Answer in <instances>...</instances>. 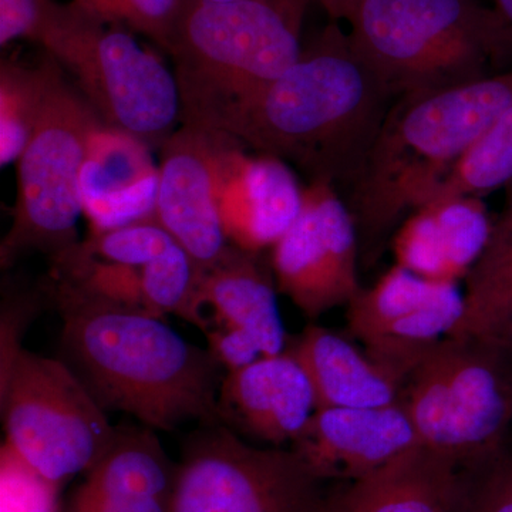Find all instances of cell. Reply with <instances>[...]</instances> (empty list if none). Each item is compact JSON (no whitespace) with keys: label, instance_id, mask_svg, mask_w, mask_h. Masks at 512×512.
Wrapping results in <instances>:
<instances>
[{"label":"cell","instance_id":"44dd1931","mask_svg":"<svg viewBox=\"0 0 512 512\" xmlns=\"http://www.w3.org/2000/svg\"><path fill=\"white\" fill-rule=\"evenodd\" d=\"M276 289L261 254L234 245H229L214 265L202 269L201 299L205 306H211L212 326L245 330L264 356L284 352L288 342Z\"/></svg>","mask_w":512,"mask_h":512},{"label":"cell","instance_id":"836d02e7","mask_svg":"<svg viewBox=\"0 0 512 512\" xmlns=\"http://www.w3.org/2000/svg\"><path fill=\"white\" fill-rule=\"evenodd\" d=\"M491 9L497 20L500 60L503 66L512 62V0H493Z\"/></svg>","mask_w":512,"mask_h":512},{"label":"cell","instance_id":"8fae6325","mask_svg":"<svg viewBox=\"0 0 512 512\" xmlns=\"http://www.w3.org/2000/svg\"><path fill=\"white\" fill-rule=\"evenodd\" d=\"M360 245L355 220L338 188L309 181L301 211L271 248L276 288L315 320L359 293Z\"/></svg>","mask_w":512,"mask_h":512},{"label":"cell","instance_id":"4fadbf2b","mask_svg":"<svg viewBox=\"0 0 512 512\" xmlns=\"http://www.w3.org/2000/svg\"><path fill=\"white\" fill-rule=\"evenodd\" d=\"M225 137L181 124L158 150L154 218L201 269L214 265L231 245L218 207V158Z\"/></svg>","mask_w":512,"mask_h":512},{"label":"cell","instance_id":"3957f363","mask_svg":"<svg viewBox=\"0 0 512 512\" xmlns=\"http://www.w3.org/2000/svg\"><path fill=\"white\" fill-rule=\"evenodd\" d=\"M512 106V67L446 89L393 100L346 201L372 266L394 227L434 192Z\"/></svg>","mask_w":512,"mask_h":512},{"label":"cell","instance_id":"ac0fdd59","mask_svg":"<svg viewBox=\"0 0 512 512\" xmlns=\"http://www.w3.org/2000/svg\"><path fill=\"white\" fill-rule=\"evenodd\" d=\"M464 481L466 468L417 444L373 473L335 483L323 512H457Z\"/></svg>","mask_w":512,"mask_h":512},{"label":"cell","instance_id":"484cf974","mask_svg":"<svg viewBox=\"0 0 512 512\" xmlns=\"http://www.w3.org/2000/svg\"><path fill=\"white\" fill-rule=\"evenodd\" d=\"M104 22L141 33L168 53L185 0H70Z\"/></svg>","mask_w":512,"mask_h":512},{"label":"cell","instance_id":"52a82bcc","mask_svg":"<svg viewBox=\"0 0 512 512\" xmlns=\"http://www.w3.org/2000/svg\"><path fill=\"white\" fill-rule=\"evenodd\" d=\"M399 400L421 446L480 466L510 446L512 349L447 336L410 373Z\"/></svg>","mask_w":512,"mask_h":512},{"label":"cell","instance_id":"f1b7e54d","mask_svg":"<svg viewBox=\"0 0 512 512\" xmlns=\"http://www.w3.org/2000/svg\"><path fill=\"white\" fill-rule=\"evenodd\" d=\"M457 512H512V447L466 468L463 494Z\"/></svg>","mask_w":512,"mask_h":512},{"label":"cell","instance_id":"ba28073f","mask_svg":"<svg viewBox=\"0 0 512 512\" xmlns=\"http://www.w3.org/2000/svg\"><path fill=\"white\" fill-rule=\"evenodd\" d=\"M60 67L28 147L18 160L13 222L0 244V266L12 268L29 252L50 259L77 244L83 214L82 173L96 111Z\"/></svg>","mask_w":512,"mask_h":512},{"label":"cell","instance_id":"277c9868","mask_svg":"<svg viewBox=\"0 0 512 512\" xmlns=\"http://www.w3.org/2000/svg\"><path fill=\"white\" fill-rule=\"evenodd\" d=\"M303 13L265 2L185 0L168 55L181 124L217 130L298 62Z\"/></svg>","mask_w":512,"mask_h":512},{"label":"cell","instance_id":"d590c367","mask_svg":"<svg viewBox=\"0 0 512 512\" xmlns=\"http://www.w3.org/2000/svg\"><path fill=\"white\" fill-rule=\"evenodd\" d=\"M204 2L228 3L245 2V0H204ZM265 2L276 3V5L285 6V8L295 10V12L299 13H305L306 6L309 5L305 0H265Z\"/></svg>","mask_w":512,"mask_h":512},{"label":"cell","instance_id":"4dcf8cb0","mask_svg":"<svg viewBox=\"0 0 512 512\" xmlns=\"http://www.w3.org/2000/svg\"><path fill=\"white\" fill-rule=\"evenodd\" d=\"M205 336L208 340L207 349L227 373L244 369L264 356L256 340L245 330L234 326H211Z\"/></svg>","mask_w":512,"mask_h":512},{"label":"cell","instance_id":"e575fe53","mask_svg":"<svg viewBox=\"0 0 512 512\" xmlns=\"http://www.w3.org/2000/svg\"><path fill=\"white\" fill-rule=\"evenodd\" d=\"M306 3H318L332 20H346L355 0H305Z\"/></svg>","mask_w":512,"mask_h":512},{"label":"cell","instance_id":"5b68a950","mask_svg":"<svg viewBox=\"0 0 512 512\" xmlns=\"http://www.w3.org/2000/svg\"><path fill=\"white\" fill-rule=\"evenodd\" d=\"M346 22L350 46L393 99L501 66L497 20L480 0H355Z\"/></svg>","mask_w":512,"mask_h":512},{"label":"cell","instance_id":"d6986e66","mask_svg":"<svg viewBox=\"0 0 512 512\" xmlns=\"http://www.w3.org/2000/svg\"><path fill=\"white\" fill-rule=\"evenodd\" d=\"M136 137L101 124L82 173L83 214L92 234L154 218L158 165Z\"/></svg>","mask_w":512,"mask_h":512},{"label":"cell","instance_id":"d4e9b609","mask_svg":"<svg viewBox=\"0 0 512 512\" xmlns=\"http://www.w3.org/2000/svg\"><path fill=\"white\" fill-rule=\"evenodd\" d=\"M512 181V106L498 117L434 192L431 205L478 200ZM427 208V207H426Z\"/></svg>","mask_w":512,"mask_h":512},{"label":"cell","instance_id":"603a6c76","mask_svg":"<svg viewBox=\"0 0 512 512\" xmlns=\"http://www.w3.org/2000/svg\"><path fill=\"white\" fill-rule=\"evenodd\" d=\"M59 63L52 56L28 66L16 60L0 63V164L15 163L35 133Z\"/></svg>","mask_w":512,"mask_h":512},{"label":"cell","instance_id":"8992f818","mask_svg":"<svg viewBox=\"0 0 512 512\" xmlns=\"http://www.w3.org/2000/svg\"><path fill=\"white\" fill-rule=\"evenodd\" d=\"M72 77L104 126L160 150L180 123L177 80L130 30L56 2L36 40Z\"/></svg>","mask_w":512,"mask_h":512},{"label":"cell","instance_id":"5bb4252c","mask_svg":"<svg viewBox=\"0 0 512 512\" xmlns=\"http://www.w3.org/2000/svg\"><path fill=\"white\" fill-rule=\"evenodd\" d=\"M419 443L402 403L318 409L291 448L320 480L349 481L386 466Z\"/></svg>","mask_w":512,"mask_h":512},{"label":"cell","instance_id":"6da1fadb","mask_svg":"<svg viewBox=\"0 0 512 512\" xmlns=\"http://www.w3.org/2000/svg\"><path fill=\"white\" fill-rule=\"evenodd\" d=\"M42 288L63 320L59 359L104 412L126 413L154 431L221 424L218 394L227 372L210 350L156 313L100 301L52 278Z\"/></svg>","mask_w":512,"mask_h":512},{"label":"cell","instance_id":"e0dca14e","mask_svg":"<svg viewBox=\"0 0 512 512\" xmlns=\"http://www.w3.org/2000/svg\"><path fill=\"white\" fill-rule=\"evenodd\" d=\"M177 473L156 431L117 427L109 450L64 498L60 512H173Z\"/></svg>","mask_w":512,"mask_h":512},{"label":"cell","instance_id":"2e32d148","mask_svg":"<svg viewBox=\"0 0 512 512\" xmlns=\"http://www.w3.org/2000/svg\"><path fill=\"white\" fill-rule=\"evenodd\" d=\"M315 412L311 380L286 350L227 373L218 394L222 426L261 446H291Z\"/></svg>","mask_w":512,"mask_h":512},{"label":"cell","instance_id":"83f0119b","mask_svg":"<svg viewBox=\"0 0 512 512\" xmlns=\"http://www.w3.org/2000/svg\"><path fill=\"white\" fill-rule=\"evenodd\" d=\"M62 485L40 476L16 451H0V512H60Z\"/></svg>","mask_w":512,"mask_h":512},{"label":"cell","instance_id":"7a4b0ae2","mask_svg":"<svg viewBox=\"0 0 512 512\" xmlns=\"http://www.w3.org/2000/svg\"><path fill=\"white\" fill-rule=\"evenodd\" d=\"M393 100L332 23L217 131L256 154L295 165L309 181L349 190Z\"/></svg>","mask_w":512,"mask_h":512},{"label":"cell","instance_id":"7c38bea8","mask_svg":"<svg viewBox=\"0 0 512 512\" xmlns=\"http://www.w3.org/2000/svg\"><path fill=\"white\" fill-rule=\"evenodd\" d=\"M464 312V293L456 282L433 281L393 266L348 303L352 338L379 365L406 382L441 340L456 329Z\"/></svg>","mask_w":512,"mask_h":512},{"label":"cell","instance_id":"cb8c5ba5","mask_svg":"<svg viewBox=\"0 0 512 512\" xmlns=\"http://www.w3.org/2000/svg\"><path fill=\"white\" fill-rule=\"evenodd\" d=\"M464 312L453 336H470L512 349V251L466 276Z\"/></svg>","mask_w":512,"mask_h":512},{"label":"cell","instance_id":"d6a6232c","mask_svg":"<svg viewBox=\"0 0 512 512\" xmlns=\"http://www.w3.org/2000/svg\"><path fill=\"white\" fill-rule=\"evenodd\" d=\"M507 202L500 218L493 222L490 238L477 264H490L512 251V181L507 185Z\"/></svg>","mask_w":512,"mask_h":512},{"label":"cell","instance_id":"9a60e30c","mask_svg":"<svg viewBox=\"0 0 512 512\" xmlns=\"http://www.w3.org/2000/svg\"><path fill=\"white\" fill-rule=\"evenodd\" d=\"M302 200L288 164L249 156L227 134L218 158V207L229 244L254 254L271 249L298 217Z\"/></svg>","mask_w":512,"mask_h":512},{"label":"cell","instance_id":"9c48e42d","mask_svg":"<svg viewBox=\"0 0 512 512\" xmlns=\"http://www.w3.org/2000/svg\"><path fill=\"white\" fill-rule=\"evenodd\" d=\"M0 387L6 443L52 483L86 474L116 437L107 412L60 359L22 350Z\"/></svg>","mask_w":512,"mask_h":512},{"label":"cell","instance_id":"f546056e","mask_svg":"<svg viewBox=\"0 0 512 512\" xmlns=\"http://www.w3.org/2000/svg\"><path fill=\"white\" fill-rule=\"evenodd\" d=\"M56 0H0V46L13 40L36 43Z\"/></svg>","mask_w":512,"mask_h":512},{"label":"cell","instance_id":"1f68e13d","mask_svg":"<svg viewBox=\"0 0 512 512\" xmlns=\"http://www.w3.org/2000/svg\"><path fill=\"white\" fill-rule=\"evenodd\" d=\"M39 296L35 293H16L15 298H3L2 305V355H0V377L6 375L22 352L19 346L20 335L39 308Z\"/></svg>","mask_w":512,"mask_h":512},{"label":"cell","instance_id":"7402d4cb","mask_svg":"<svg viewBox=\"0 0 512 512\" xmlns=\"http://www.w3.org/2000/svg\"><path fill=\"white\" fill-rule=\"evenodd\" d=\"M491 227L477 200L423 208L397 237V265L433 281L456 282L477 264Z\"/></svg>","mask_w":512,"mask_h":512},{"label":"cell","instance_id":"ffe728a7","mask_svg":"<svg viewBox=\"0 0 512 512\" xmlns=\"http://www.w3.org/2000/svg\"><path fill=\"white\" fill-rule=\"evenodd\" d=\"M285 350L311 380L316 410L399 402L403 380L332 330L312 323L299 335L288 336Z\"/></svg>","mask_w":512,"mask_h":512},{"label":"cell","instance_id":"30bf717a","mask_svg":"<svg viewBox=\"0 0 512 512\" xmlns=\"http://www.w3.org/2000/svg\"><path fill=\"white\" fill-rule=\"evenodd\" d=\"M326 494L291 448L256 446L217 424L185 441L173 512H323Z\"/></svg>","mask_w":512,"mask_h":512},{"label":"cell","instance_id":"4316f807","mask_svg":"<svg viewBox=\"0 0 512 512\" xmlns=\"http://www.w3.org/2000/svg\"><path fill=\"white\" fill-rule=\"evenodd\" d=\"M174 242L156 218H151L92 234L79 245L87 254L104 261L144 266L167 251Z\"/></svg>","mask_w":512,"mask_h":512}]
</instances>
